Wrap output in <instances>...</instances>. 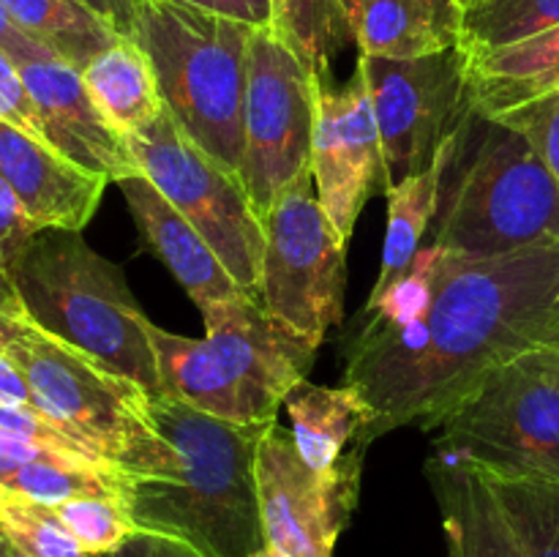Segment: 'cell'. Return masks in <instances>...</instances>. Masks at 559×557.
I'll use <instances>...</instances> for the list:
<instances>
[{"mask_svg": "<svg viewBox=\"0 0 559 557\" xmlns=\"http://www.w3.org/2000/svg\"><path fill=\"white\" fill-rule=\"evenodd\" d=\"M293 440L317 473H360L371 440L374 410L355 388H325L304 380L284 399Z\"/></svg>", "mask_w": 559, "mask_h": 557, "instance_id": "18", "label": "cell"}, {"mask_svg": "<svg viewBox=\"0 0 559 557\" xmlns=\"http://www.w3.org/2000/svg\"><path fill=\"white\" fill-rule=\"evenodd\" d=\"M469 82L475 107L484 115H502L559 91V25L469 58Z\"/></svg>", "mask_w": 559, "mask_h": 557, "instance_id": "21", "label": "cell"}, {"mask_svg": "<svg viewBox=\"0 0 559 557\" xmlns=\"http://www.w3.org/2000/svg\"><path fill=\"white\" fill-rule=\"evenodd\" d=\"M153 440L118 467L136 530L167 535L202 557H249L267 544L257 451L271 424H229L167 393H151Z\"/></svg>", "mask_w": 559, "mask_h": 557, "instance_id": "2", "label": "cell"}, {"mask_svg": "<svg viewBox=\"0 0 559 557\" xmlns=\"http://www.w3.org/2000/svg\"><path fill=\"white\" fill-rule=\"evenodd\" d=\"M260 304L267 315L320 349L344 320L347 240L336 233L314 191L311 167L284 186L262 216Z\"/></svg>", "mask_w": 559, "mask_h": 557, "instance_id": "10", "label": "cell"}, {"mask_svg": "<svg viewBox=\"0 0 559 557\" xmlns=\"http://www.w3.org/2000/svg\"><path fill=\"white\" fill-rule=\"evenodd\" d=\"M462 49L495 52L559 25V0H462Z\"/></svg>", "mask_w": 559, "mask_h": 557, "instance_id": "25", "label": "cell"}, {"mask_svg": "<svg viewBox=\"0 0 559 557\" xmlns=\"http://www.w3.org/2000/svg\"><path fill=\"white\" fill-rule=\"evenodd\" d=\"M437 453L486 478L559 481V347H538L491 371L437 437Z\"/></svg>", "mask_w": 559, "mask_h": 557, "instance_id": "7", "label": "cell"}, {"mask_svg": "<svg viewBox=\"0 0 559 557\" xmlns=\"http://www.w3.org/2000/svg\"><path fill=\"white\" fill-rule=\"evenodd\" d=\"M311 175L322 211L349 244L366 200L374 194V189H391L369 80L360 63L355 66L347 85L338 91H331L320 80Z\"/></svg>", "mask_w": 559, "mask_h": 557, "instance_id": "14", "label": "cell"}, {"mask_svg": "<svg viewBox=\"0 0 559 557\" xmlns=\"http://www.w3.org/2000/svg\"><path fill=\"white\" fill-rule=\"evenodd\" d=\"M183 3L229 16V20L246 22L251 27L273 25V0H183Z\"/></svg>", "mask_w": 559, "mask_h": 557, "instance_id": "34", "label": "cell"}, {"mask_svg": "<svg viewBox=\"0 0 559 557\" xmlns=\"http://www.w3.org/2000/svg\"><path fill=\"white\" fill-rule=\"evenodd\" d=\"M484 475V473H480ZM486 478V475H484ZM524 557H559V481L486 478Z\"/></svg>", "mask_w": 559, "mask_h": 557, "instance_id": "27", "label": "cell"}, {"mask_svg": "<svg viewBox=\"0 0 559 557\" xmlns=\"http://www.w3.org/2000/svg\"><path fill=\"white\" fill-rule=\"evenodd\" d=\"M369 80L391 186L431 167L473 109L469 55L462 47L415 60L358 55Z\"/></svg>", "mask_w": 559, "mask_h": 557, "instance_id": "12", "label": "cell"}, {"mask_svg": "<svg viewBox=\"0 0 559 557\" xmlns=\"http://www.w3.org/2000/svg\"><path fill=\"white\" fill-rule=\"evenodd\" d=\"M435 222V246L473 260L559 240V183L522 131L473 102L453 137Z\"/></svg>", "mask_w": 559, "mask_h": 557, "instance_id": "3", "label": "cell"}, {"mask_svg": "<svg viewBox=\"0 0 559 557\" xmlns=\"http://www.w3.org/2000/svg\"><path fill=\"white\" fill-rule=\"evenodd\" d=\"M0 533L31 557H91L55 508L0 491Z\"/></svg>", "mask_w": 559, "mask_h": 557, "instance_id": "28", "label": "cell"}, {"mask_svg": "<svg viewBox=\"0 0 559 557\" xmlns=\"http://www.w3.org/2000/svg\"><path fill=\"white\" fill-rule=\"evenodd\" d=\"M38 233H41V227L27 216L22 202L16 200L14 189L0 175V276L11 278V271Z\"/></svg>", "mask_w": 559, "mask_h": 557, "instance_id": "33", "label": "cell"}, {"mask_svg": "<svg viewBox=\"0 0 559 557\" xmlns=\"http://www.w3.org/2000/svg\"><path fill=\"white\" fill-rule=\"evenodd\" d=\"M456 137V134H453ZM453 137L440 147L431 167L424 173L407 175V178L396 180L388 194V224H385V244H382V265L380 276H377L374 289L369 293L366 304H374L377 298L388 293L399 278L404 276L409 265H413L415 254L420 251V240L429 233L431 222L440 211V189L442 175H445L448 158L453 151Z\"/></svg>", "mask_w": 559, "mask_h": 557, "instance_id": "23", "label": "cell"}, {"mask_svg": "<svg viewBox=\"0 0 559 557\" xmlns=\"http://www.w3.org/2000/svg\"><path fill=\"white\" fill-rule=\"evenodd\" d=\"M0 557H31V555H25L20 546H14L3 533H0Z\"/></svg>", "mask_w": 559, "mask_h": 557, "instance_id": "40", "label": "cell"}, {"mask_svg": "<svg viewBox=\"0 0 559 557\" xmlns=\"http://www.w3.org/2000/svg\"><path fill=\"white\" fill-rule=\"evenodd\" d=\"M129 145L140 173L194 224L243 293L260 300L265 227L240 175L191 140L169 109L131 134Z\"/></svg>", "mask_w": 559, "mask_h": 557, "instance_id": "9", "label": "cell"}, {"mask_svg": "<svg viewBox=\"0 0 559 557\" xmlns=\"http://www.w3.org/2000/svg\"><path fill=\"white\" fill-rule=\"evenodd\" d=\"M27 322H31V317L22 309V300L16 295L14 284H11V278L0 276V347L11 342Z\"/></svg>", "mask_w": 559, "mask_h": 557, "instance_id": "36", "label": "cell"}, {"mask_svg": "<svg viewBox=\"0 0 559 557\" xmlns=\"http://www.w3.org/2000/svg\"><path fill=\"white\" fill-rule=\"evenodd\" d=\"M0 437L44 442V446L63 448V451H80L98 459L71 431H66L63 426L55 424L52 418H47L41 410L31 407V404H0Z\"/></svg>", "mask_w": 559, "mask_h": 557, "instance_id": "32", "label": "cell"}, {"mask_svg": "<svg viewBox=\"0 0 559 557\" xmlns=\"http://www.w3.org/2000/svg\"><path fill=\"white\" fill-rule=\"evenodd\" d=\"M360 473H317L293 440L271 424L257 451V491L267 546L293 557H333L358 506Z\"/></svg>", "mask_w": 559, "mask_h": 557, "instance_id": "13", "label": "cell"}, {"mask_svg": "<svg viewBox=\"0 0 559 557\" xmlns=\"http://www.w3.org/2000/svg\"><path fill=\"white\" fill-rule=\"evenodd\" d=\"M491 118L522 131L559 183V91L546 93L502 115H491Z\"/></svg>", "mask_w": 559, "mask_h": 557, "instance_id": "30", "label": "cell"}, {"mask_svg": "<svg viewBox=\"0 0 559 557\" xmlns=\"http://www.w3.org/2000/svg\"><path fill=\"white\" fill-rule=\"evenodd\" d=\"M82 80L109 123L126 137L142 131L167 109L151 58L129 36H120L112 47L96 55L82 69Z\"/></svg>", "mask_w": 559, "mask_h": 557, "instance_id": "22", "label": "cell"}, {"mask_svg": "<svg viewBox=\"0 0 559 557\" xmlns=\"http://www.w3.org/2000/svg\"><path fill=\"white\" fill-rule=\"evenodd\" d=\"M448 557H524L489 481L467 462L435 453L429 464Z\"/></svg>", "mask_w": 559, "mask_h": 557, "instance_id": "19", "label": "cell"}, {"mask_svg": "<svg viewBox=\"0 0 559 557\" xmlns=\"http://www.w3.org/2000/svg\"><path fill=\"white\" fill-rule=\"evenodd\" d=\"M249 557H293V555H287V552H282V549H276V546H262V549H257L254 555H249Z\"/></svg>", "mask_w": 559, "mask_h": 557, "instance_id": "41", "label": "cell"}, {"mask_svg": "<svg viewBox=\"0 0 559 557\" xmlns=\"http://www.w3.org/2000/svg\"><path fill=\"white\" fill-rule=\"evenodd\" d=\"M254 31L183 0H145L129 36L151 58L164 107L180 129L235 173Z\"/></svg>", "mask_w": 559, "mask_h": 557, "instance_id": "6", "label": "cell"}, {"mask_svg": "<svg viewBox=\"0 0 559 557\" xmlns=\"http://www.w3.org/2000/svg\"><path fill=\"white\" fill-rule=\"evenodd\" d=\"M27 38L74 69H85L123 33L82 0H0Z\"/></svg>", "mask_w": 559, "mask_h": 557, "instance_id": "24", "label": "cell"}, {"mask_svg": "<svg viewBox=\"0 0 559 557\" xmlns=\"http://www.w3.org/2000/svg\"><path fill=\"white\" fill-rule=\"evenodd\" d=\"M11 284L33 325L145 391L162 393L153 322L142 315L120 268L80 233L41 229L11 271Z\"/></svg>", "mask_w": 559, "mask_h": 557, "instance_id": "5", "label": "cell"}, {"mask_svg": "<svg viewBox=\"0 0 559 557\" xmlns=\"http://www.w3.org/2000/svg\"><path fill=\"white\" fill-rule=\"evenodd\" d=\"M52 508L91 557L115 555L136 533L129 508L115 497H74Z\"/></svg>", "mask_w": 559, "mask_h": 557, "instance_id": "29", "label": "cell"}, {"mask_svg": "<svg viewBox=\"0 0 559 557\" xmlns=\"http://www.w3.org/2000/svg\"><path fill=\"white\" fill-rule=\"evenodd\" d=\"M462 0H364L353 16L360 55L415 60L462 47Z\"/></svg>", "mask_w": 559, "mask_h": 557, "instance_id": "20", "label": "cell"}, {"mask_svg": "<svg viewBox=\"0 0 559 557\" xmlns=\"http://www.w3.org/2000/svg\"><path fill=\"white\" fill-rule=\"evenodd\" d=\"M360 3H364V0H344V9H347V14H349V22H353L355 11L360 9Z\"/></svg>", "mask_w": 559, "mask_h": 557, "instance_id": "42", "label": "cell"}, {"mask_svg": "<svg viewBox=\"0 0 559 557\" xmlns=\"http://www.w3.org/2000/svg\"><path fill=\"white\" fill-rule=\"evenodd\" d=\"M0 123L14 126L22 134L49 145L41 112H38L36 102H33L25 80H22L20 66H16V60L11 58L9 52H3V49H0Z\"/></svg>", "mask_w": 559, "mask_h": 557, "instance_id": "31", "label": "cell"}, {"mask_svg": "<svg viewBox=\"0 0 559 557\" xmlns=\"http://www.w3.org/2000/svg\"><path fill=\"white\" fill-rule=\"evenodd\" d=\"M162 393L229 424L276 420L284 399L309 377L317 349L267 315L251 295L205 320V336L151 328Z\"/></svg>", "mask_w": 559, "mask_h": 557, "instance_id": "4", "label": "cell"}, {"mask_svg": "<svg viewBox=\"0 0 559 557\" xmlns=\"http://www.w3.org/2000/svg\"><path fill=\"white\" fill-rule=\"evenodd\" d=\"M82 3L91 5V9L96 11V14H102L104 20L112 22V25L118 27V33L131 36V31H134V20L136 14H140L145 0H82Z\"/></svg>", "mask_w": 559, "mask_h": 557, "instance_id": "39", "label": "cell"}, {"mask_svg": "<svg viewBox=\"0 0 559 557\" xmlns=\"http://www.w3.org/2000/svg\"><path fill=\"white\" fill-rule=\"evenodd\" d=\"M0 49H3V52H9L16 63H22V60H27V58H38V55H49L47 49L38 47L33 38H27L25 33H22L20 27L9 20V14H5L3 5H0Z\"/></svg>", "mask_w": 559, "mask_h": 557, "instance_id": "38", "label": "cell"}, {"mask_svg": "<svg viewBox=\"0 0 559 557\" xmlns=\"http://www.w3.org/2000/svg\"><path fill=\"white\" fill-rule=\"evenodd\" d=\"M109 557H202V555L191 549V546L180 544V541L167 538V535L136 530V533Z\"/></svg>", "mask_w": 559, "mask_h": 557, "instance_id": "35", "label": "cell"}, {"mask_svg": "<svg viewBox=\"0 0 559 557\" xmlns=\"http://www.w3.org/2000/svg\"><path fill=\"white\" fill-rule=\"evenodd\" d=\"M118 186L147 249L169 268L180 287L189 293L197 309L202 311V320L216 315L229 300L249 295L218 260L211 244L197 233L194 224L178 208L169 205L145 175H131Z\"/></svg>", "mask_w": 559, "mask_h": 557, "instance_id": "17", "label": "cell"}, {"mask_svg": "<svg viewBox=\"0 0 559 557\" xmlns=\"http://www.w3.org/2000/svg\"><path fill=\"white\" fill-rule=\"evenodd\" d=\"M0 349L25 375L33 407L71 431L98 459L123 467L151 442V391L140 382L107 369L33 322Z\"/></svg>", "mask_w": 559, "mask_h": 557, "instance_id": "8", "label": "cell"}, {"mask_svg": "<svg viewBox=\"0 0 559 557\" xmlns=\"http://www.w3.org/2000/svg\"><path fill=\"white\" fill-rule=\"evenodd\" d=\"M538 347H559V240L486 260L437 246L429 311L407 328L366 320L344 386L374 410L371 442L402 426L431 431L491 371Z\"/></svg>", "mask_w": 559, "mask_h": 557, "instance_id": "1", "label": "cell"}, {"mask_svg": "<svg viewBox=\"0 0 559 557\" xmlns=\"http://www.w3.org/2000/svg\"><path fill=\"white\" fill-rule=\"evenodd\" d=\"M0 404H31L33 407L31 386L20 366L5 355V349H0Z\"/></svg>", "mask_w": 559, "mask_h": 557, "instance_id": "37", "label": "cell"}, {"mask_svg": "<svg viewBox=\"0 0 559 557\" xmlns=\"http://www.w3.org/2000/svg\"><path fill=\"white\" fill-rule=\"evenodd\" d=\"M16 66L41 112L47 140L55 151L87 173L107 178L109 183L140 175L129 137L115 129L93 102L80 69L55 55H38Z\"/></svg>", "mask_w": 559, "mask_h": 557, "instance_id": "15", "label": "cell"}, {"mask_svg": "<svg viewBox=\"0 0 559 557\" xmlns=\"http://www.w3.org/2000/svg\"><path fill=\"white\" fill-rule=\"evenodd\" d=\"M0 175L38 227L69 233L87 227L109 183L5 123H0Z\"/></svg>", "mask_w": 559, "mask_h": 557, "instance_id": "16", "label": "cell"}, {"mask_svg": "<svg viewBox=\"0 0 559 557\" xmlns=\"http://www.w3.org/2000/svg\"><path fill=\"white\" fill-rule=\"evenodd\" d=\"M309 69L276 27H257L249 47L240 180L260 218L304 169L311 167L317 87Z\"/></svg>", "mask_w": 559, "mask_h": 557, "instance_id": "11", "label": "cell"}, {"mask_svg": "<svg viewBox=\"0 0 559 557\" xmlns=\"http://www.w3.org/2000/svg\"><path fill=\"white\" fill-rule=\"evenodd\" d=\"M273 27L320 74L333 55L355 44L344 0H273Z\"/></svg>", "mask_w": 559, "mask_h": 557, "instance_id": "26", "label": "cell"}]
</instances>
